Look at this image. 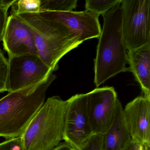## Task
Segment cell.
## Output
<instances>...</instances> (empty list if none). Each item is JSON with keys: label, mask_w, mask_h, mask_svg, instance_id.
<instances>
[{"label": "cell", "mask_w": 150, "mask_h": 150, "mask_svg": "<svg viewBox=\"0 0 150 150\" xmlns=\"http://www.w3.org/2000/svg\"><path fill=\"white\" fill-rule=\"evenodd\" d=\"M121 2L102 15L103 26L94 59V83L97 87L117 74L129 71L122 34Z\"/></svg>", "instance_id": "1"}, {"label": "cell", "mask_w": 150, "mask_h": 150, "mask_svg": "<svg viewBox=\"0 0 150 150\" xmlns=\"http://www.w3.org/2000/svg\"><path fill=\"white\" fill-rule=\"evenodd\" d=\"M56 78L52 73L41 83L0 99V137L8 139L21 136L44 103L46 91Z\"/></svg>", "instance_id": "2"}, {"label": "cell", "mask_w": 150, "mask_h": 150, "mask_svg": "<svg viewBox=\"0 0 150 150\" xmlns=\"http://www.w3.org/2000/svg\"><path fill=\"white\" fill-rule=\"evenodd\" d=\"M67 100L49 97L21 136L23 150H51L63 140Z\"/></svg>", "instance_id": "3"}, {"label": "cell", "mask_w": 150, "mask_h": 150, "mask_svg": "<svg viewBox=\"0 0 150 150\" xmlns=\"http://www.w3.org/2000/svg\"><path fill=\"white\" fill-rule=\"evenodd\" d=\"M24 21L33 31L38 55L53 71L64 55L82 43L66 26L44 19L38 14H28Z\"/></svg>", "instance_id": "4"}, {"label": "cell", "mask_w": 150, "mask_h": 150, "mask_svg": "<svg viewBox=\"0 0 150 150\" xmlns=\"http://www.w3.org/2000/svg\"><path fill=\"white\" fill-rule=\"evenodd\" d=\"M122 30L128 51L150 42V0H121Z\"/></svg>", "instance_id": "5"}, {"label": "cell", "mask_w": 150, "mask_h": 150, "mask_svg": "<svg viewBox=\"0 0 150 150\" xmlns=\"http://www.w3.org/2000/svg\"><path fill=\"white\" fill-rule=\"evenodd\" d=\"M7 91L15 92L41 83L53 72L38 55L8 57Z\"/></svg>", "instance_id": "6"}, {"label": "cell", "mask_w": 150, "mask_h": 150, "mask_svg": "<svg viewBox=\"0 0 150 150\" xmlns=\"http://www.w3.org/2000/svg\"><path fill=\"white\" fill-rule=\"evenodd\" d=\"M63 140L79 150L93 135L87 111V93L77 94L67 100Z\"/></svg>", "instance_id": "7"}, {"label": "cell", "mask_w": 150, "mask_h": 150, "mask_svg": "<svg viewBox=\"0 0 150 150\" xmlns=\"http://www.w3.org/2000/svg\"><path fill=\"white\" fill-rule=\"evenodd\" d=\"M119 100L112 87L96 88L87 93V111L94 134H104L114 120Z\"/></svg>", "instance_id": "8"}, {"label": "cell", "mask_w": 150, "mask_h": 150, "mask_svg": "<svg viewBox=\"0 0 150 150\" xmlns=\"http://www.w3.org/2000/svg\"><path fill=\"white\" fill-rule=\"evenodd\" d=\"M38 14L44 19L66 26L82 43L88 39L99 38L101 34L99 16L86 10L81 12L43 11Z\"/></svg>", "instance_id": "9"}, {"label": "cell", "mask_w": 150, "mask_h": 150, "mask_svg": "<svg viewBox=\"0 0 150 150\" xmlns=\"http://www.w3.org/2000/svg\"><path fill=\"white\" fill-rule=\"evenodd\" d=\"M1 40L8 57L38 55L32 29L13 13L8 17Z\"/></svg>", "instance_id": "10"}, {"label": "cell", "mask_w": 150, "mask_h": 150, "mask_svg": "<svg viewBox=\"0 0 150 150\" xmlns=\"http://www.w3.org/2000/svg\"><path fill=\"white\" fill-rule=\"evenodd\" d=\"M123 112L132 139L150 146V98L138 96L127 103Z\"/></svg>", "instance_id": "11"}, {"label": "cell", "mask_w": 150, "mask_h": 150, "mask_svg": "<svg viewBox=\"0 0 150 150\" xmlns=\"http://www.w3.org/2000/svg\"><path fill=\"white\" fill-rule=\"evenodd\" d=\"M129 71L141 87L145 97L150 98V42L127 51Z\"/></svg>", "instance_id": "12"}, {"label": "cell", "mask_w": 150, "mask_h": 150, "mask_svg": "<svg viewBox=\"0 0 150 150\" xmlns=\"http://www.w3.org/2000/svg\"><path fill=\"white\" fill-rule=\"evenodd\" d=\"M123 110L119 100L113 122L103 134V150H123L131 140Z\"/></svg>", "instance_id": "13"}, {"label": "cell", "mask_w": 150, "mask_h": 150, "mask_svg": "<svg viewBox=\"0 0 150 150\" xmlns=\"http://www.w3.org/2000/svg\"><path fill=\"white\" fill-rule=\"evenodd\" d=\"M77 0H41L40 12H71L77 7Z\"/></svg>", "instance_id": "14"}, {"label": "cell", "mask_w": 150, "mask_h": 150, "mask_svg": "<svg viewBox=\"0 0 150 150\" xmlns=\"http://www.w3.org/2000/svg\"><path fill=\"white\" fill-rule=\"evenodd\" d=\"M41 5V0H16L12 6V13L16 14L38 13Z\"/></svg>", "instance_id": "15"}, {"label": "cell", "mask_w": 150, "mask_h": 150, "mask_svg": "<svg viewBox=\"0 0 150 150\" xmlns=\"http://www.w3.org/2000/svg\"><path fill=\"white\" fill-rule=\"evenodd\" d=\"M120 0H87L85 8L99 16L107 13Z\"/></svg>", "instance_id": "16"}, {"label": "cell", "mask_w": 150, "mask_h": 150, "mask_svg": "<svg viewBox=\"0 0 150 150\" xmlns=\"http://www.w3.org/2000/svg\"><path fill=\"white\" fill-rule=\"evenodd\" d=\"M8 61L0 49V93L7 91Z\"/></svg>", "instance_id": "17"}, {"label": "cell", "mask_w": 150, "mask_h": 150, "mask_svg": "<svg viewBox=\"0 0 150 150\" xmlns=\"http://www.w3.org/2000/svg\"><path fill=\"white\" fill-rule=\"evenodd\" d=\"M79 150H103V134H93Z\"/></svg>", "instance_id": "18"}, {"label": "cell", "mask_w": 150, "mask_h": 150, "mask_svg": "<svg viewBox=\"0 0 150 150\" xmlns=\"http://www.w3.org/2000/svg\"><path fill=\"white\" fill-rule=\"evenodd\" d=\"M0 150H23L21 137L6 139L0 143Z\"/></svg>", "instance_id": "19"}, {"label": "cell", "mask_w": 150, "mask_h": 150, "mask_svg": "<svg viewBox=\"0 0 150 150\" xmlns=\"http://www.w3.org/2000/svg\"><path fill=\"white\" fill-rule=\"evenodd\" d=\"M9 8H0V41L2 39L8 17Z\"/></svg>", "instance_id": "20"}, {"label": "cell", "mask_w": 150, "mask_h": 150, "mask_svg": "<svg viewBox=\"0 0 150 150\" xmlns=\"http://www.w3.org/2000/svg\"><path fill=\"white\" fill-rule=\"evenodd\" d=\"M143 145L137 140L132 139L123 150H142Z\"/></svg>", "instance_id": "21"}, {"label": "cell", "mask_w": 150, "mask_h": 150, "mask_svg": "<svg viewBox=\"0 0 150 150\" xmlns=\"http://www.w3.org/2000/svg\"><path fill=\"white\" fill-rule=\"evenodd\" d=\"M51 150H77L65 142L61 143Z\"/></svg>", "instance_id": "22"}, {"label": "cell", "mask_w": 150, "mask_h": 150, "mask_svg": "<svg viewBox=\"0 0 150 150\" xmlns=\"http://www.w3.org/2000/svg\"><path fill=\"white\" fill-rule=\"evenodd\" d=\"M16 1V0H0V8H9Z\"/></svg>", "instance_id": "23"}]
</instances>
